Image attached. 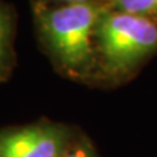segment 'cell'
Listing matches in <instances>:
<instances>
[{
	"label": "cell",
	"instance_id": "cell-1",
	"mask_svg": "<svg viewBox=\"0 0 157 157\" xmlns=\"http://www.w3.org/2000/svg\"><path fill=\"white\" fill-rule=\"evenodd\" d=\"M94 34L107 67L117 72L131 70L157 50V25L144 16L102 13Z\"/></svg>",
	"mask_w": 157,
	"mask_h": 157
},
{
	"label": "cell",
	"instance_id": "cell-2",
	"mask_svg": "<svg viewBox=\"0 0 157 157\" xmlns=\"http://www.w3.org/2000/svg\"><path fill=\"white\" fill-rule=\"evenodd\" d=\"M101 12L89 3H75L42 17V28L52 50L68 67L86 64L92 55L90 39Z\"/></svg>",
	"mask_w": 157,
	"mask_h": 157
},
{
	"label": "cell",
	"instance_id": "cell-7",
	"mask_svg": "<svg viewBox=\"0 0 157 157\" xmlns=\"http://www.w3.org/2000/svg\"><path fill=\"white\" fill-rule=\"evenodd\" d=\"M60 2H67L70 4H75V3H88V0H60Z\"/></svg>",
	"mask_w": 157,
	"mask_h": 157
},
{
	"label": "cell",
	"instance_id": "cell-5",
	"mask_svg": "<svg viewBox=\"0 0 157 157\" xmlns=\"http://www.w3.org/2000/svg\"><path fill=\"white\" fill-rule=\"evenodd\" d=\"M8 39H9V24L8 18L2 9H0V67L6 60L8 50Z\"/></svg>",
	"mask_w": 157,
	"mask_h": 157
},
{
	"label": "cell",
	"instance_id": "cell-6",
	"mask_svg": "<svg viewBox=\"0 0 157 157\" xmlns=\"http://www.w3.org/2000/svg\"><path fill=\"white\" fill-rule=\"evenodd\" d=\"M64 157H92V156H90L89 153H86L85 151H82V149H77V151L72 152V153L67 155V156H64Z\"/></svg>",
	"mask_w": 157,
	"mask_h": 157
},
{
	"label": "cell",
	"instance_id": "cell-3",
	"mask_svg": "<svg viewBox=\"0 0 157 157\" xmlns=\"http://www.w3.org/2000/svg\"><path fill=\"white\" fill-rule=\"evenodd\" d=\"M63 136L51 127H28L0 137V157H60Z\"/></svg>",
	"mask_w": 157,
	"mask_h": 157
},
{
	"label": "cell",
	"instance_id": "cell-4",
	"mask_svg": "<svg viewBox=\"0 0 157 157\" xmlns=\"http://www.w3.org/2000/svg\"><path fill=\"white\" fill-rule=\"evenodd\" d=\"M118 12L145 16L157 11V0H113Z\"/></svg>",
	"mask_w": 157,
	"mask_h": 157
}]
</instances>
